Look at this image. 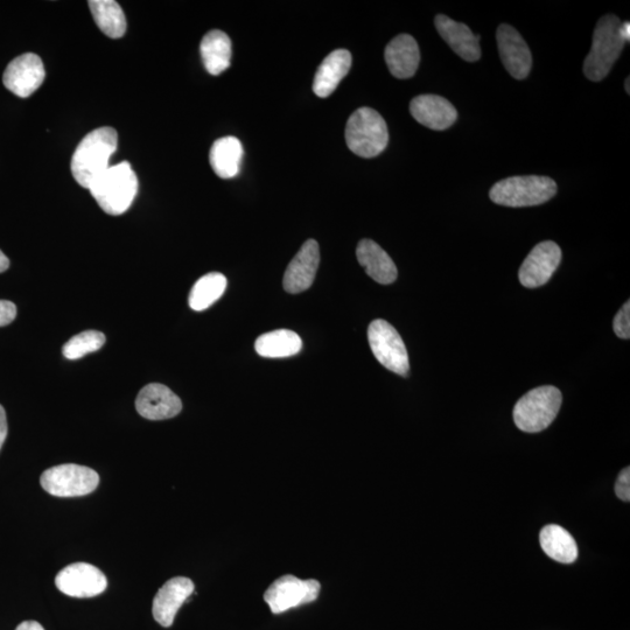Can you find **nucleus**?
<instances>
[{"mask_svg":"<svg viewBox=\"0 0 630 630\" xmlns=\"http://www.w3.org/2000/svg\"><path fill=\"white\" fill-rule=\"evenodd\" d=\"M117 144V131L109 126L88 133L76 147L70 163L77 184L89 189L110 167L109 160L117 151Z\"/></svg>","mask_w":630,"mask_h":630,"instance_id":"1","label":"nucleus"},{"mask_svg":"<svg viewBox=\"0 0 630 630\" xmlns=\"http://www.w3.org/2000/svg\"><path fill=\"white\" fill-rule=\"evenodd\" d=\"M89 192L105 213L122 215L128 210L138 192V179L128 161L110 166L93 185Z\"/></svg>","mask_w":630,"mask_h":630,"instance_id":"2","label":"nucleus"},{"mask_svg":"<svg viewBox=\"0 0 630 630\" xmlns=\"http://www.w3.org/2000/svg\"><path fill=\"white\" fill-rule=\"evenodd\" d=\"M620 26V19L613 14H606L595 26L591 51L584 62V73L588 80H604L620 58L626 45L620 34Z\"/></svg>","mask_w":630,"mask_h":630,"instance_id":"3","label":"nucleus"},{"mask_svg":"<svg viewBox=\"0 0 630 630\" xmlns=\"http://www.w3.org/2000/svg\"><path fill=\"white\" fill-rule=\"evenodd\" d=\"M556 194L555 180L541 175H523L496 182L490 189L489 198L496 205L520 208L543 205Z\"/></svg>","mask_w":630,"mask_h":630,"instance_id":"4","label":"nucleus"},{"mask_svg":"<svg viewBox=\"0 0 630 630\" xmlns=\"http://www.w3.org/2000/svg\"><path fill=\"white\" fill-rule=\"evenodd\" d=\"M349 150L362 158L380 156L389 143V131L383 117L374 109L363 107L349 117L346 126Z\"/></svg>","mask_w":630,"mask_h":630,"instance_id":"5","label":"nucleus"},{"mask_svg":"<svg viewBox=\"0 0 630 630\" xmlns=\"http://www.w3.org/2000/svg\"><path fill=\"white\" fill-rule=\"evenodd\" d=\"M562 392L551 385L532 389L515 405L513 416L518 429L538 433L552 424L562 406Z\"/></svg>","mask_w":630,"mask_h":630,"instance_id":"6","label":"nucleus"},{"mask_svg":"<svg viewBox=\"0 0 630 630\" xmlns=\"http://www.w3.org/2000/svg\"><path fill=\"white\" fill-rule=\"evenodd\" d=\"M368 340L371 352L382 366L397 375H409L408 350L395 327L385 320H375L368 328Z\"/></svg>","mask_w":630,"mask_h":630,"instance_id":"7","label":"nucleus"},{"mask_svg":"<svg viewBox=\"0 0 630 630\" xmlns=\"http://www.w3.org/2000/svg\"><path fill=\"white\" fill-rule=\"evenodd\" d=\"M40 483L53 496L77 497L93 493L100 483V475L86 466L65 464L47 469Z\"/></svg>","mask_w":630,"mask_h":630,"instance_id":"8","label":"nucleus"},{"mask_svg":"<svg viewBox=\"0 0 630 630\" xmlns=\"http://www.w3.org/2000/svg\"><path fill=\"white\" fill-rule=\"evenodd\" d=\"M320 590L318 580H301L287 574L273 581L264 593V600L273 614H282L291 608L311 604L318 599Z\"/></svg>","mask_w":630,"mask_h":630,"instance_id":"9","label":"nucleus"},{"mask_svg":"<svg viewBox=\"0 0 630 630\" xmlns=\"http://www.w3.org/2000/svg\"><path fill=\"white\" fill-rule=\"evenodd\" d=\"M55 585L73 598H93L108 587V579L96 566L88 563L70 564L58 573Z\"/></svg>","mask_w":630,"mask_h":630,"instance_id":"10","label":"nucleus"},{"mask_svg":"<svg viewBox=\"0 0 630 630\" xmlns=\"http://www.w3.org/2000/svg\"><path fill=\"white\" fill-rule=\"evenodd\" d=\"M45 76L44 63L39 56L26 53L9 63L3 75V83L14 95L27 98L40 88Z\"/></svg>","mask_w":630,"mask_h":630,"instance_id":"11","label":"nucleus"},{"mask_svg":"<svg viewBox=\"0 0 630 630\" xmlns=\"http://www.w3.org/2000/svg\"><path fill=\"white\" fill-rule=\"evenodd\" d=\"M562 262V250L552 241H545L536 245L523 262L520 273V282L528 289H536L549 282L553 273Z\"/></svg>","mask_w":630,"mask_h":630,"instance_id":"12","label":"nucleus"},{"mask_svg":"<svg viewBox=\"0 0 630 630\" xmlns=\"http://www.w3.org/2000/svg\"><path fill=\"white\" fill-rule=\"evenodd\" d=\"M496 40L508 73L516 80L527 79L532 67V55L522 35L514 27L502 24L497 28Z\"/></svg>","mask_w":630,"mask_h":630,"instance_id":"13","label":"nucleus"},{"mask_svg":"<svg viewBox=\"0 0 630 630\" xmlns=\"http://www.w3.org/2000/svg\"><path fill=\"white\" fill-rule=\"evenodd\" d=\"M320 263V250L317 241L308 240L287 266L284 275V289L287 293L298 294L312 286Z\"/></svg>","mask_w":630,"mask_h":630,"instance_id":"14","label":"nucleus"},{"mask_svg":"<svg viewBox=\"0 0 630 630\" xmlns=\"http://www.w3.org/2000/svg\"><path fill=\"white\" fill-rule=\"evenodd\" d=\"M194 592V583L186 577H175L167 581L153 599V618L163 627L173 625L175 615Z\"/></svg>","mask_w":630,"mask_h":630,"instance_id":"15","label":"nucleus"},{"mask_svg":"<svg viewBox=\"0 0 630 630\" xmlns=\"http://www.w3.org/2000/svg\"><path fill=\"white\" fill-rule=\"evenodd\" d=\"M136 409L149 420L171 419L181 412L182 402L166 385L151 383L139 391Z\"/></svg>","mask_w":630,"mask_h":630,"instance_id":"16","label":"nucleus"},{"mask_svg":"<svg viewBox=\"0 0 630 630\" xmlns=\"http://www.w3.org/2000/svg\"><path fill=\"white\" fill-rule=\"evenodd\" d=\"M410 112L426 128L443 131L457 121L458 111L446 98L438 95H420L410 103Z\"/></svg>","mask_w":630,"mask_h":630,"instance_id":"17","label":"nucleus"},{"mask_svg":"<svg viewBox=\"0 0 630 630\" xmlns=\"http://www.w3.org/2000/svg\"><path fill=\"white\" fill-rule=\"evenodd\" d=\"M385 62L390 73L397 79H410L416 74L420 62V51L415 38L399 34L385 48Z\"/></svg>","mask_w":630,"mask_h":630,"instance_id":"18","label":"nucleus"},{"mask_svg":"<svg viewBox=\"0 0 630 630\" xmlns=\"http://www.w3.org/2000/svg\"><path fill=\"white\" fill-rule=\"evenodd\" d=\"M436 28L440 37L446 41V44L458 54L461 59L467 62H475L481 58V48L479 41L467 25L458 23L444 14H438L436 17Z\"/></svg>","mask_w":630,"mask_h":630,"instance_id":"19","label":"nucleus"},{"mask_svg":"<svg viewBox=\"0 0 630 630\" xmlns=\"http://www.w3.org/2000/svg\"><path fill=\"white\" fill-rule=\"evenodd\" d=\"M357 261L368 276L382 285L395 282L398 271L394 261L380 245L371 240H362L356 249Z\"/></svg>","mask_w":630,"mask_h":630,"instance_id":"20","label":"nucleus"},{"mask_svg":"<svg viewBox=\"0 0 630 630\" xmlns=\"http://www.w3.org/2000/svg\"><path fill=\"white\" fill-rule=\"evenodd\" d=\"M352 67V54L336 49L322 61L314 76L313 91L320 98L331 96Z\"/></svg>","mask_w":630,"mask_h":630,"instance_id":"21","label":"nucleus"},{"mask_svg":"<svg viewBox=\"0 0 630 630\" xmlns=\"http://www.w3.org/2000/svg\"><path fill=\"white\" fill-rule=\"evenodd\" d=\"M243 146L236 137H224L213 144L209 153L210 166L217 177L231 179L240 172Z\"/></svg>","mask_w":630,"mask_h":630,"instance_id":"22","label":"nucleus"},{"mask_svg":"<svg viewBox=\"0 0 630 630\" xmlns=\"http://www.w3.org/2000/svg\"><path fill=\"white\" fill-rule=\"evenodd\" d=\"M542 549L551 559L563 564L576 562L578 546L569 531L559 525H546L539 534Z\"/></svg>","mask_w":630,"mask_h":630,"instance_id":"23","label":"nucleus"},{"mask_svg":"<svg viewBox=\"0 0 630 630\" xmlns=\"http://www.w3.org/2000/svg\"><path fill=\"white\" fill-rule=\"evenodd\" d=\"M203 65L212 75H220L230 67L231 40L222 31L214 30L203 37L200 46Z\"/></svg>","mask_w":630,"mask_h":630,"instance_id":"24","label":"nucleus"},{"mask_svg":"<svg viewBox=\"0 0 630 630\" xmlns=\"http://www.w3.org/2000/svg\"><path fill=\"white\" fill-rule=\"evenodd\" d=\"M301 347H303V341L300 336L287 329L265 333L259 336L255 343L257 354L269 357V359H282V357L296 355Z\"/></svg>","mask_w":630,"mask_h":630,"instance_id":"25","label":"nucleus"},{"mask_svg":"<svg viewBox=\"0 0 630 630\" xmlns=\"http://www.w3.org/2000/svg\"><path fill=\"white\" fill-rule=\"evenodd\" d=\"M91 13L100 30L111 39L122 38L126 32V18L114 0H91L88 3Z\"/></svg>","mask_w":630,"mask_h":630,"instance_id":"26","label":"nucleus"},{"mask_svg":"<svg viewBox=\"0 0 630 630\" xmlns=\"http://www.w3.org/2000/svg\"><path fill=\"white\" fill-rule=\"evenodd\" d=\"M227 287V278L219 272L208 273L195 283L188 303L192 310L201 312L207 310L215 301L222 297Z\"/></svg>","mask_w":630,"mask_h":630,"instance_id":"27","label":"nucleus"},{"mask_svg":"<svg viewBox=\"0 0 630 630\" xmlns=\"http://www.w3.org/2000/svg\"><path fill=\"white\" fill-rule=\"evenodd\" d=\"M105 335L97 331H86L73 336L62 348L63 356L68 360H79L83 356L95 353L105 343Z\"/></svg>","mask_w":630,"mask_h":630,"instance_id":"28","label":"nucleus"},{"mask_svg":"<svg viewBox=\"0 0 630 630\" xmlns=\"http://www.w3.org/2000/svg\"><path fill=\"white\" fill-rule=\"evenodd\" d=\"M614 332L621 339L628 340L630 338V301L628 300L622 306L618 314L614 318Z\"/></svg>","mask_w":630,"mask_h":630,"instance_id":"29","label":"nucleus"},{"mask_svg":"<svg viewBox=\"0 0 630 630\" xmlns=\"http://www.w3.org/2000/svg\"><path fill=\"white\" fill-rule=\"evenodd\" d=\"M615 493L622 501H630V468L623 469L615 483Z\"/></svg>","mask_w":630,"mask_h":630,"instance_id":"30","label":"nucleus"},{"mask_svg":"<svg viewBox=\"0 0 630 630\" xmlns=\"http://www.w3.org/2000/svg\"><path fill=\"white\" fill-rule=\"evenodd\" d=\"M16 317V305L9 300H0V327L10 325Z\"/></svg>","mask_w":630,"mask_h":630,"instance_id":"31","label":"nucleus"},{"mask_svg":"<svg viewBox=\"0 0 630 630\" xmlns=\"http://www.w3.org/2000/svg\"><path fill=\"white\" fill-rule=\"evenodd\" d=\"M7 437V419L6 412L2 405H0V450H2L3 444Z\"/></svg>","mask_w":630,"mask_h":630,"instance_id":"32","label":"nucleus"},{"mask_svg":"<svg viewBox=\"0 0 630 630\" xmlns=\"http://www.w3.org/2000/svg\"><path fill=\"white\" fill-rule=\"evenodd\" d=\"M16 630H45L37 621L21 622Z\"/></svg>","mask_w":630,"mask_h":630,"instance_id":"33","label":"nucleus"},{"mask_svg":"<svg viewBox=\"0 0 630 630\" xmlns=\"http://www.w3.org/2000/svg\"><path fill=\"white\" fill-rule=\"evenodd\" d=\"M620 34H621V37L623 38V40L629 41V39H630V24L628 23V21H626V23H621Z\"/></svg>","mask_w":630,"mask_h":630,"instance_id":"34","label":"nucleus"},{"mask_svg":"<svg viewBox=\"0 0 630 630\" xmlns=\"http://www.w3.org/2000/svg\"><path fill=\"white\" fill-rule=\"evenodd\" d=\"M9 266H10L9 258H7L3 254V251L0 250V273L5 272L7 269H9Z\"/></svg>","mask_w":630,"mask_h":630,"instance_id":"35","label":"nucleus"},{"mask_svg":"<svg viewBox=\"0 0 630 630\" xmlns=\"http://www.w3.org/2000/svg\"><path fill=\"white\" fill-rule=\"evenodd\" d=\"M629 82H630V80H629V77H628V79L626 80V83H625L627 94H630Z\"/></svg>","mask_w":630,"mask_h":630,"instance_id":"36","label":"nucleus"}]
</instances>
